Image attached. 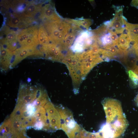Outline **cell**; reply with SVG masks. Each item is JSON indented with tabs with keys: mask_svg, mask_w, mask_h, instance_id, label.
Segmentation results:
<instances>
[{
	"mask_svg": "<svg viewBox=\"0 0 138 138\" xmlns=\"http://www.w3.org/2000/svg\"><path fill=\"white\" fill-rule=\"evenodd\" d=\"M102 104L106 115L105 124L109 128L112 130L119 129L128 124L119 101L106 98L102 101Z\"/></svg>",
	"mask_w": 138,
	"mask_h": 138,
	"instance_id": "obj_1",
	"label": "cell"
},
{
	"mask_svg": "<svg viewBox=\"0 0 138 138\" xmlns=\"http://www.w3.org/2000/svg\"><path fill=\"white\" fill-rule=\"evenodd\" d=\"M122 9L116 10L114 17L108 24L109 28L116 33L123 32L125 29L126 21L122 14Z\"/></svg>",
	"mask_w": 138,
	"mask_h": 138,
	"instance_id": "obj_2",
	"label": "cell"
},
{
	"mask_svg": "<svg viewBox=\"0 0 138 138\" xmlns=\"http://www.w3.org/2000/svg\"><path fill=\"white\" fill-rule=\"evenodd\" d=\"M81 129L75 138H99L96 133L90 132Z\"/></svg>",
	"mask_w": 138,
	"mask_h": 138,
	"instance_id": "obj_3",
	"label": "cell"
},
{
	"mask_svg": "<svg viewBox=\"0 0 138 138\" xmlns=\"http://www.w3.org/2000/svg\"><path fill=\"white\" fill-rule=\"evenodd\" d=\"M130 85L131 86L135 88L138 86V75L131 70L128 71Z\"/></svg>",
	"mask_w": 138,
	"mask_h": 138,
	"instance_id": "obj_4",
	"label": "cell"
},
{
	"mask_svg": "<svg viewBox=\"0 0 138 138\" xmlns=\"http://www.w3.org/2000/svg\"><path fill=\"white\" fill-rule=\"evenodd\" d=\"M37 7L36 5L31 4L28 5L26 9V13L29 15L36 13L37 11Z\"/></svg>",
	"mask_w": 138,
	"mask_h": 138,
	"instance_id": "obj_5",
	"label": "cell"
},
{
	"mask_svg": "<svg viewBox=\"0 0 138 138\" xmlns=\"http://www.w3.org/2000/svg\"><path fill=\"white\" fill-rule=\"evenodd\" d=\"M21 22L20 18L17 17H12L8 22V25L13 27H17Z\"/></svg>",
	"mask_w": 138,
	"mask_h": 138,
	"instance_id": "obj_6",
	"label": "cell"
}]
</instances>
